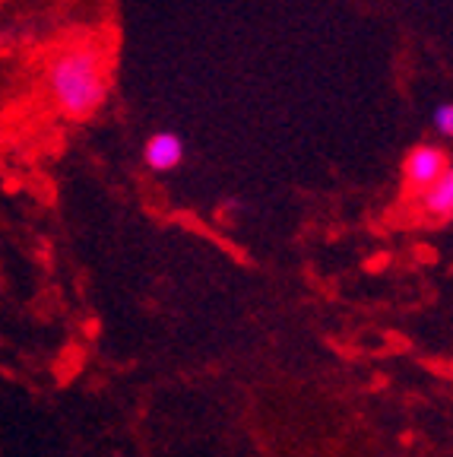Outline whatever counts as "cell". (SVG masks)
I'll use <instances>...</instances> for the list:
<instances>
[{
	"label": "cell",
	"mask_w": 453,
	"mask_h": 457,
	"mask_svg": "<svg viewBox=\"0 0 453 457\" xmlns=\"http://www.w3.org/2000/svg\"><path fill=\"white\" fill-rule=\"evenodd\" d=\"M51 99L67 118H89L102 108L108 96V77L102 54L89 45L67 48L48 67Z\"/></svg>",
	"instance_id": "obj_1"
},
{
	"label": "cell",
	"mask_w": 453,
	"mask_h": 457,
	"mask_svg": "<svg viewBox=\"0 0 453 457\" xmlns=\"http://www.w3.org/2000/svg\"><path fill=\"white\" fill-rule=\"evenodd\" d=\"M447 169H450V156H447L441 146H432V143H418V146H412V150L406 153V159H403L406 187H409V191H416L418 197H422L428 187H434L441 179H444Z\"/></svg>",
	"instance_id": "obj_2"
},
{
	"label": "cell",
	"mask_w": 453,
	"mask_h": 457,
	"mask_svg": "<svg viewBox=\"0 0 453 457\" xmlns=\"http://www.w3.org/2000/svg\"><path fill=\"white\" fill-rule=\"evenodd\" d=\"M185 159V140L175 130H159L143 143V162L152 171H171Z\"/></svg>",
	"instance_id": "obj_3"
},
{
	"label": "cell",
	"mask_w": 453,
	"mask_h": 457,
	"mask_svg": "<svg viewBox=\"0 0 453 457\" xmlns=\"http://www.w3.org/2000/svg\"><path fill=\"white\" fill-rule=\"evenodd\" d=\"M418 200H422L425 213L434 216V220H447V216H453V165L447 169L444 179H441L434 187H428Z\"/></svg>",
	"instance_id": "obj_4"
},
{
	"label": "cell",
	"mask_w": 453,
	"mask_h": 457,
	"mask_svg": "<svg viewBox=\"0 0 453 457\" xmlns=\"http://www.w3.org/2000/svg\"><path fill=\"white\" fill-rule=\"evenodd\" d=\"M432 124L441 137H453V102H441V105H434Z\"/></svg>",
	"instance_id": "obj_5"
}]
</instances>
